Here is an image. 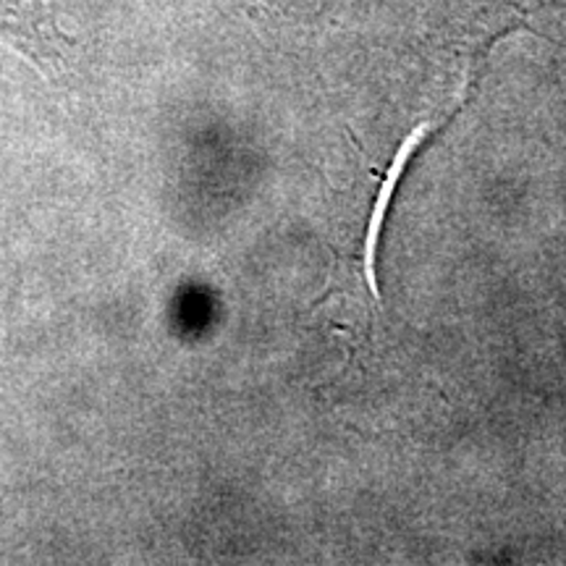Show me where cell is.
Returning <instances> with one entry per match:
<instances>
[{
	"instance_id": "cell-1",
	"label": "cell",
	"mask_w": 566,
	"mask_h": 566,
	"mask_svg": "<svg viewBox=\"0 0 566 566\" xmlns=\"http://www.w3.org/2000/svg\"><path fill=\"white\" fill-rule=\"evenodd\" d=\"M0 42L51 80L66 74L71 42L59 27L55 0H0Z\"/></svg>"
}]
</instances>
